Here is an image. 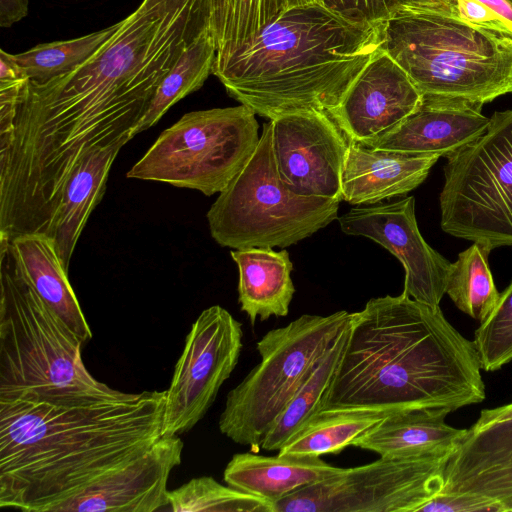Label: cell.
Returning <instances> with one entry per match:
<instances>
[{"label":"cell","mask_w":512,"mask_h":512,"mask_svg":"<svg viewBox=\"0 0 512 512\" xmlns=\"http://www.w3.org/2000/svg\"><path fill=\"white\" fill-rule=\"evenodd\" d=\"M119 26L120 22L79 38L40 44L23 53H8V56L29 81L45 83L84 63L115 34Z\"/></svg>","instance_id":"cell-29"},{"label":"cell","mask_w":512,"mask_h":512,"mask_svg":"<svg viewBox=\"0 0 512 512\" xmlns=\"http://www.w3.org/2000/svg\"><path fill=\"white\" fill-rule=\"evenodd\" d=\"M17 264L40 298L84 343L92 338L90 326L68 280L54 238L24 234L9 241Z\"/></svg>","instance_id":"cell-21"},{"label":"cell","mask_w":512,"mask_h":512,"mask_svg":"<svg viewBox=\"0 0 512 512\" xmlns=\"http://www.w3.org/2000/svg\"><path fill=\"white\" fill-rule=\"evenodd\" d=\"M422 98L405 70L381 49L330 116L348 140L368 146L399 126Z\"/></svg>","instance_id":"cell-16"},{"label":"cell","mask_w":512,"mask_h":512,"mask_svg":"<svg viewBox=\"0 0 512 512\" xmlns=\"http://www.w3.org/2000/svg\"><path fill=\"white\" fill-rule=\"evenodd\" d=\"M450 412L437 407L392 412L351 446L374 452L385 459L453 455L468 429L448 425L445 419Z\"/></svg>","instance_id":"cell-19"},{"label":"cell","mask_w":512,"mask_h":512,"mask_svg":"<svg viewBox=\"0 0 512 512\" xmlns=\"http://www.w3.org/2000/svg\"><path fill=\"white\" fill-rule=\"evenodd\" d=\"M339 224L345 234L377 242L402 263V293L431 307H440L452 263L421 235L413 196L389 204L352 208L339 218Z\"/></svg>","instance_id":"cell-14"},{"label":"cell","mask_w":512,"mask_h":512,"mask_svg":"<svg viewBox=\"0 0 512 512\" xmlns=\"http://www.w3.org/2000/svg\"><path fill=\"white\" fill-rule=\"evenodd\" d=\"M82 344L28 283L9 242L0 240V399L77 405L128 396L89 373Z\"/></svg>","instance_id":"cell-5"},{"label":"cell","mask_w":512,"mask_h":512,"mask_svg":"<svg viewBox=\"0 0 512 512\" xmlns=\"http://www.w3.org/2000/svg\"><path fill=\"white\" fill-rule=\"evenodd\" d=\"M349 325L324 353L315 369L287 403L264 437L260 450L279 451L322 410L346 345Z\"/></svg>","instance_id":"cell-24"},{"label":"cell","mask_w":512,"mask_h":512,"mask_svg":"<svg viewBox=\"0 0 512 512\" xmlns=\"http://www.w3.org/2000/svg\"><path fill=\"white\" fill-rule=\"evenodd\" d=\"M473 341L434 308L401 293L352 313L346 345L321 411L451 412L481 403L485 385Z\"/></svg>","instance_id":"cell-3"},{"label":"cell","mask_w":512,"mask_h":512,"mask_svg":"<svg viewBox=\"0 0 512 512\" xmlns=\"http://www.w3.org/2000/svg\"><path fill=\"white\" fill-rule=\"evenodd\" d=\"M383 23L350 21L319 2L298 5L215 62L227 93L257 115H330L382 49Z\"/></svg>","instance_id":"cell-4"},{"label":"cell","mask_w":512,"mask_h":512,"mask_svg":"<svg viewBox=\"0 0 512 512\" xmlns=\"http://www.w3.org/2000/svg\"><path fill=\"white\" fill-rule=\"evenodd\" d=\"M440 226L491 251L512 246V109L494 112L480 137L447 157Z\"/></svg>","instance_id":"cell-10"},{"label":"cell","mask_w":512,"mask_h":512,"mask_svg":"<svg viewBox=\"0 0 512 512\" xmlns=\"http://www.w3.org/2000/svg\"><path fill=\"white\" fill-rule=\"evenodd\" d=\"M238 266V302L252 325L259 318L284 317L289 312L295 287L293 263L284 249L268 247L235 249L230 253Z\"/></svg>","instance_id":"cell-22"},{"label":"cell","mask_w":512,"mask_h":512,"mask_svg":"<svg viewBox=\"0 0 512 512\" xmlns=\"http://www.w3.org/2000/svg\"><path fill=\"white\" fill-rule=\"evenodd\" d=\"M382 49L422 96L483 106L512 93V37L451 11L399 7L383 23Z\"/></svg>","instance_id":"cell-6"},{"label":"cell","mask_w":512,"mask_h":512,"mask_svg":"<svg viewBox=\"0 0 512 512\" xmlns=\"http://www.w3.org/2000/svg\"><path fill=\"white\" fill-rule=\"evenodd\" d=\"M124 145L118 143L88 154L75 168L65 186L54 219L53 238L67 271L82 230L104 195L112 163Z\"/></svg>","instance_id":"cell-23"},{"label":"cell","mask_w":512,"mask_h":512,"mask_svg":"<svg viewBox=\"0 0 512 512\" xmlns=\"http://www.w3.org/2000/svg\"><path fill=\"white\" fill-rule=\"evenodd\" d=\"M512 419V403L491 409H483L476 422L468 429L475 433L490 425L505 422Z\"/></svg>","instance_id":"cell-37"},{"label":"cell","mask_w":512,"mask_h":512,"mask_svg":"<svg viewBox=\"0 0 512 512\" xmlns=\"http://www.w3.org/2000/svg\"><path fill=\"white\" fill-rule=\"evenodd\" d=\"M451 454L379 458L306 486L275 512H418L442 491Z\"/></svg>","instance_id":"cell-11"},{"label":"cell","mask_w":512,"mask_h":512,"mask_svg":"<svg viewBox=\"0 0 512 512\" xmlns=\"http://www.w3.org/2000/svg\"><path fill=\"white\" fill-rule=\"evenodd\" d=\"M270 121L283 183L300 196L341 199L349 140L332 117L322 111H303Z\"/></svg>","instance_id":"cell-13"},{"label":"cell","mask_w":512,"mask_h":512,"mask_svg":"<svg viewBox=\"0 0 512 512\" xmlns=\"http://www.w3.org/2000/svg\"><path fill=\"white\" fill-rule=\"evenodd\" d=\"M317 0H210V30L220 61L286 10ZM215 64V63H214Z\"/></svg>","instance_id":"cell-26"},{"label":"cell","mask_w":512,"mask_h":512,"mask_svg":"<svg viewBox=\"0 0 512 512\" xmlns=\"http://www.w3.org/2000/svg\"><path fill=\"white\" fill-rule=\"evenodd\" d=\"M512 454V419L467 433L449 461L490 459Z\"/></svg>","instance_id":"cell-33"},{"label":"cell","mask_w":512,"mask_h":512,"mask_svg":"<svg viewBox=\"0 0 512 512\" xmlns=\"http://www.w3.org/2000/svg\"><path fill=\"white\" fill-rule=\"evenodd\" d=\"M168 505L174 512H275L274 504L210 476L189 480L167 492Z\"/></svg>","instance_id":"cell-30"},{"label":"cell","mask_w":512,"mask_h":512,"mask_svg":"<svg viewBox=\"0 0 512 512\" xmlns=\"http://www.w3.org/2000/svg\"><path fill=\"white\" fill-rule=\"evenodd\" d=\"M442 491L482 494L512 512V454L481 460L449 461Z\"/></svg>","instance_id":"cell-31"},{"label":"cell","mask_w":512,"mask_h":512,"mask_svg":"<svg viewBox=\"0 0 512 512\" xmlns=\"http://www.w3.org/2000/svg\"><path fill=\"white\" fill-rule=\"evenodd\" d=\"M183 441L161 437L147 451L103 473L52 512H153L168 506L167 483Z\"/></svg>","instance_id":"cell-15"},{"label":"cell","mask_w":512,"mask_h":512,"mask_svg":"<svg viewBox=\"0 0 512 512\" xmlns=\"http://www.w3.org/2000/svg\"><path fill=\"white\" fill-rule=\"evenodd\" d=\"M340 201L300 196L283 183L269 121L249 160L210 207L207 220L212 238L222 247L285 248L336 220Z\"/></svg>","instance_id":"cell-7"},{"label":"cell","mask_w":512,"mask_h":512,"mask_svg":"<svg viewBox=\"0 0 512 512\" xmlns=\"http://www.w3.org/2000/svg\"><path fill=\"white\" fill-rule=\"evenodd\" d=\"M388 414L369 410L320 411L281 447L278 454L294 457L337 454Z\"/></svg>","instance_id":"cell-25"},{"label":"cell","mask_w":512,"mask_h":512,"mask_svg":"<svg viewBox=\"0 0 512 512\" xmlns=\"http://www.w3.org/2000/svg\"><path fill=\"white\" fill-rule=\"evenodd\" d=\"M473 342L486 372L497 371L512 361V281L500 292L491 314L475 330Z\"/></svg>","instance_id":"cell-32"},{"label":"cell","mask_w":512,"mask_h":512,"mask_svg":"<svg viewBox=\"0 0 512 512\" xmlns=\"http://www.w3.org/2000/svg\"><path fill=\"white\" fill-rule=\"evenodd\" d=\"M210 17V0H143L77 68L45 83H25L13 144L63 175L94 150L126 144L161 81L210 29Z\"/></svg>","instance_id":"cell-1"},{"label":"cell","mask_w":512,"mask_h":512,"mask_svg":"<svg viewBox=\"0 0 512 512\" xmlns=\"http://www.w3.org/2000/svg\"><path fill=\"white\" fill-rule=\"evenodd\" d=\"M216 45L211 30L203 32L180 56L159 84L134 136L154 126L178 101L199 90L213 73Z\"/></svg>","instance_id":"cell-27"},{"label":"cell","mask_w":512,"mask_h":512,"mask_svg":"<svg viewBox=\"0 0 512 512\" xmlns=\"http://www.w3.org/2000/svg\"><path fill=\"white\" fill-rule=\"evenodd\" d=\"M28 13V0H0V26L10 27Z\"/></svg>","instance_id":"cell-38"},{"label":"cell","mask_w":512,"mask_h":512,"mask_svg":"<svg viewBox=\"0 0 512 512\" xmlns=\"http://www.w3.org/2000/svg\"><path fill=\"white\" fill-rule=\"evenodd\" d=\"M490 252L482 242H473L460 252L451 264L445 288L455 306L480 323L491 314L500 295L489 267Z\"/></svg>","instance_id":"cell-28"},{"label":"cell","mask_w":512,"mask_h":512,"mask_svg":"<svg viewBox=\"0 0 512 512\" xmlns=\"http://www.w3.org/2000/svg\"><path fill=\"white\" fill-rule=\"evenodd\" d=\"M439 158L375 150L349 140L342 170L341 199L361 205L406 195L424 182Z\"/></svg>","instance_id":"cell-18"},{"label":"cell","mask_w":512,"mask_h":512,"mask_svg":"<svg viewBox=\"0 0 512 512\" xmlns=\"http://www.w3.org/2000/svg\"><path fill=\"white\" fill-rule=\"evenodd\" d=\"M501 512L499 503L482 494L441 491L424 503L418 512Z\"/></svg>","instance_id":"cell-36"},{"label":"cell","mask_w":512,"mask_h":512,"mask_svg":"<svg viewBox=\"0 0 512 512\" xmlns=\"http://www.w3.org/2000/svg\"><path fill=\"white\" fill-rule=\"evenodd\" d=\"M242 347V324L230 312L213 305L200 313L166 390L162 437L179 436L205 416L235 369Z\"/></svg>","instance_id":"cell-12"},{"label":"cell","mask_w":512,"mask_h":512,"mask_svg":"<svg viewBox=\"0 0 512 512\" xmlns=\"http://www.w3.org/2000/svg\"><path fill=\"white\" fill-rule=\"evenodd\" d=\"M489 123L480 105L423 96L419 107L399 126L366 147L447 158L485 133Z\"/></svg>","instance_id":"cell-17"},{"label":"cell","mask_w":512,"mask_h":512,"mask_svg":"<svg viewBox=\"0 0 512 512\" xmlns=\"http://www.w3.org/2000/svg\"><path fill=\"white\" fill-rule=\"evenodd\" d=\"M165 391L61 405L0 399V507L52 512L161 438Z\"/></svg>","instance_id":"cell-2"},{"label":"cell","mask_w":512,"mask_h":512,"mask_svg":"<svg viewBox=\"0 0 512 512\" xmlns=\"http://www.w3.org/2000/svg\"><path fill=\"white\" fill-rule=\"evenodd\" d=\"M402 6L428 7L453 12L449 0H399Z\"/></svg>","instance_id":"cell-40"},{"label":"cell","mask_w":512,"mask_h":512,"mask_svg":"<svg viewBox=\"0 0 512 512\" xmlns=\"http://www.w3.org/2000/svg\"><path fill=\"white\" fill-rule=\"evenodd\" d=\"M27 79L21 69L14 63L4 50H0V82Z\"/></svg>","instance_id":"cell-39"},{"label":"cell","mask_w":512,"mask_h":512,"mask_svg":"<svg viewBox=\"0 0 512 512\" xmlns=\"http://www.w3.org/2000/svg\"><path fill=\"white\" fill-rule=\"evenodd\" d=\"M255 115L243 104L186 113L159 135L127 177L194 189L206 196L220 193L258 145Z\"/></svg>","instance_id":"cell-9"},{"label":"cell","mask_w":512,"mask_h":512,"mask_svg":"<svg viewBox=\"0 0 512 512\" xmlns=\"http://www.w3.org/2000/svg\"><path fill=\"white\" fill-rule=\"evenodd\" d=\"M351 318L345 310L303 314L268 331L256 344L259 364L227 394L220 432L259 452L271 426Z\"/></svg>","instance_id":"cell-8"},{"label":"cell","mask_w":512,"mask_h":512,"mask_svg":"<svg viewBox=\"0 0 512 512\" xmlns=\"http://www.w3.org/2000/svg\"><path fill=\"white\" fill-rule=\"evenodd\" d=\"M320 457H294L255 452L234 454L225 467V483L274 504L291 493L342 471Z\"/></svg>","instance_id":"cell-20"},{"label":"cell","mask_w":512,"mask_h":512,"mask_svg":"<svg viewBox=\"0 0 512 512\" xmlns=\"http://www.w3.org/2000/svg\"><path fill=\"white\" fill-rule=\"evenodd\" d=\"M338 15L362 24L379 25L401 7L399 0H317Z\"/></svg>","instance_id":"cell-35"},{"label":"cell","mask_w":512,"mask_h":512,"mask_svg":"<svg viewBox=\"0 0 512 512\" xmlns=\"http://www.w3.org/2000/svg\"><path fill=\"white\" fill-rule=\"evenodd\" d=\"M464 21L512 37V0H449Z\"/></svg>","instance_id":"cell-34"}]
</instances>
